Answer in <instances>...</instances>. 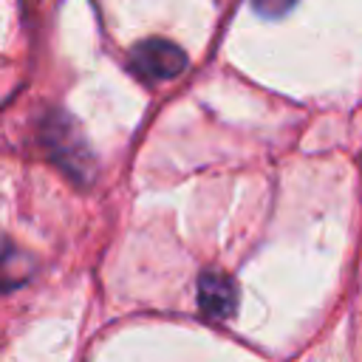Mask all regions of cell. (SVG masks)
Masks as SVG:
<instances>
[{"label":"cell","instance_id":"1","mask_svg":"<svg viewBox=\"0 0 362 362\" xmlns=\"http://www.w3.org/2000/svg\"><path fill=\"white\" fill-rule=\"evenodd\" d=\"M130 65H133V71L141 79L161 82V79L178 76L184 71V65H187V57H184V51L175 42L161 40V37H153V40H144V42H139L133 48Z\"/></svg>","mask_w":362,"mask_h":362},{"label":"cell","instance_id":"2","mask_svg":"<svg viewBox=\"0 0 362 362\" xmlns=\"http://www.w3.org/2000/svg\"><path fill=\"white\" fill-rule=\"evenodd\" d=\"M198 297H201V308L212 317H226L238 300L235 294V286L226 274L221 272H206L201 277V286H198Z\"/></svg>","mask_w":362,"mask_h":362},{"label":"cell","instance_id":"3","mask_svg":"<svg viewBox=\"0 0 362 362\" xmlns=\"http://www.w3.org/2000/svg\"><path fill=\"white\" fill-rule=\"evenodd\" d=\"M31 272V257L20 255L14 246H0V288L20 286Z\"/></svg>","mask_w":362,"mask_h":362},{"label":"cell","instance_id":"4","mask_svg":"<svg viewBox=\"0 0 362 362\" xmlns=\"http://www.w3.org/2000/svg\"><path fill=\"white\" fill-rule=\"evenodd\" d=\"M297 0H252L255 11L263 14V17H280L283 11H288Z\"/></svg>","mask_w":362,"mask_h":362}]
</instances>
